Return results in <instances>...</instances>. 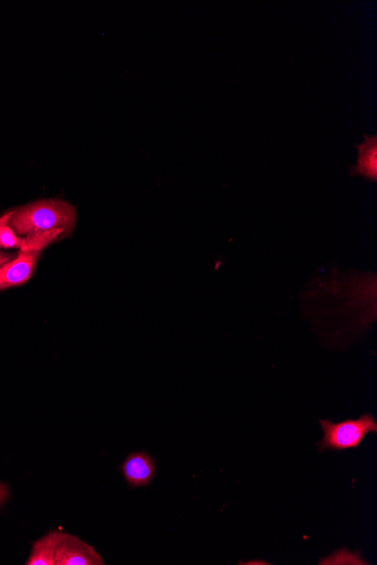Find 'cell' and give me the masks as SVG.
<instances>
[{"label": "cell", "instance_id": "obj_1", "mask_svg": "<svg viewBox=\"0 0 377 565\" xmlns=\"http://www.w3.org/2000/svg\"><path fill=\"white\" fill-rule=\"evenodd\" d=\"M76 222L72 205L61 200H40L11 211L10 226L19 236L65 229L70 231Z\"/></svg>", "mask_w": 377, "mask_h": 565}, {"label": "cell", "instance_id": "obj_2", "mask_svg": "<svg viewBox=\"0 0 377 565\" xmlns=\"http://www.w3.org/2000/svg\"><path fill=\"white\" fill-rule=\"evenodd\" d=\"M323 431V438L318 444L319 452H345L356 449L363 444L368 434L377 432V422L372 414L366 413L358 419H348L338 423L327 419L319 421Z\"/></svg>", "mask_w": 377, "mask_h": 565}, {"label": "cell", "instance_id": "obj_3", "mask_svg": "<svg viewBox=\"0 0 377 565\" xmlns=\"http://www.w3.org/2000/svg\"><path fill=\"white\" fill-rule=\"evenodd\" d=\"M102 556L94 547L73 535H66L58 546L55 565H103Z\"/></svg>", "mask_w": 377, "mask_h": 565}, {"label": "cell", "instance_id": "obj_4", "mask_svg": "<svg viewBox=\"0 0 377 565\" xmlns=\"http://www.w3.org/2000/svg\"><path fill=\"white\" fill-rule=\"evenodd\" d=\"M40 253L19 252L13 260L0 268V291L19 287L33 276Z\"/></svg>", "mask_w": 377, "mask_h": 565}, {"label": "cell", "instance_id": "obj_5", "mask_svg": "<svg viewBox=\"0 0 377 565\" xmlns=\"http://www.w3.org/2000/svg\"><path fill=\"white\" fill-rule=\"evenodd\" d=\"M129 488H145L152 484L155 473V459L146 452L131 453L120 466Z\"/></svg>", "mask_w": 377, "mask_h": 565}, {"label": "cell", "instance_id": "obj_6", "mask_svg": "<svg viewBox=\"0 0 377 565\" xmlns=\"http://www.w3.org/2000/svg\"><path fill=\"white\" fill-rule=\"evenodd\" d=\"M363 144L356 145L358 160L353 167L352 176L361 175L363 178L377 181V137L364 136Z\"/></svg>", "mask_w": 377, "mask_h": 565}, {"label": "cell", "instance_id": "obj_7", "mask_svg": "<svg viewBox=\"0 0 377 565\" xmlns=\"http://www.w3.org/2000/svg\"><path fill=\"white\" fill-rule=\"evenodd\" d=\"M67 534L50 532L33 544V549L26 565H55L58 546Z\"/></svg>", "mask_w": 377, "mask_h": 565}, {"label": "cell", "instance_id": "obj_8", "mask_svg": "<svg viewBox=\"0 0 377 565\" xmlns=\"http://www.w3.org/2000/svg\"><path fill=\"white\" fill-rule=\"evenodd\" d=\"M65 229H54V231L43 232L23 237L20 252L41 253L48 245L55 242L57 238L65 233Z\"/></svg>", "mask_w": 377, "mask_h": 565}, {"label": "cell", "instance_id": "obj_9", "mask_svg": "<svg viewBox=\"0 0 377 565\" xmlns=\"http://www.w3.org/2000/svg\"><path fill=\"white\" fill-rule=\"evenodd\" d=\"M10 213L0 217V249L21 250L23 238L17 235L10 226Z\"/></svg>", "mask_w": 377, "mask_h": 565}, {"label": "cell", "instance_id": "obj_10", "mask_svg": "<svg viewBox=\"0 0 377 565\" xmlns=\"http://www.w3.org/2000/svg\"><path fill=\"white\" fill-rule=\"evenodd\" d=\"M10 497H11L10 488H8L5 483L0 481V507H3L6 501L8 500V498Z\"/></svg>", "mask_w": 377, "mask_h": 565}, {"label": "cell", "instance_id": "obj_11", "mask_svg": "<svg viewBox=\"0 0 377 565\" xmlns=\"http://www.w3.org/2000/svg\"><path fill=\"white\" fill-rule=\"evenodd\" d=\"M16 255L17 254L6 253V252H3V251H0V268H2L4 266V264H6L7 262H10L11 260H13Z\"/></svg>", "mask_w": 377, "mask_h": 565}]
</instances>
